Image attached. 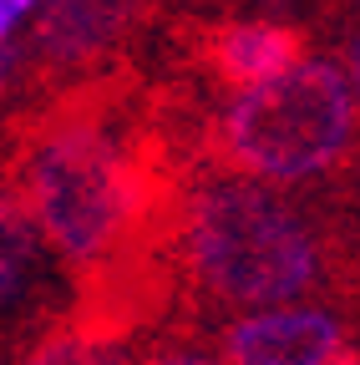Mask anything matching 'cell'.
Segmentation results:
<instances>
[{"mask_svg":"<svg viewBox=\"0 0 360 365\" xmlns=\"http://www.w3.org/2000/svg\"><path fill=\"white\" fill-rule=\"evenodd\" d=\"M223 355L239 365H330L345 360V335L320 309L249 314L223 335Z\"/></svg>","mask_w":360,"mask_h":365,"instance_id":"obj_4","label":"cell"},{"mask_svg":"<svg viewBox=\"0 0 360 365\" xmlns=\"http://www.w3.org/2000/svg\"><path fill=\"white\" fill-rule=\"evenodd\" d=\"M355 6H360V0H355Z\"/></svg>","mask_w":360,"mask_h":365,"instance_id":"obj_11","label":"cell"},{"mask_svg":"<svg viewBox=\"0 0 360 365\" xmlns=\"http://www.w3.org/2000/svg\"><path fill=\"white\" fill-rule=\"evenodd\" d=\"M143 0H41L36 56L51 66H86L107 56L122 31L138 21Z\"/></svg>","mask_w":360,"mask_h":365,"instance_id":"obj_5","label":"cell"},{"mask_svg":"<svg viewBox=\"0 0 360 365\" xmlns=\"http://www.w3.org/2000/svg\"><path fill=\"white\" fill-rule=\"evenodd\" d=\"M26 208L71 264H102L138 218V173L92 122L51 127L26 163Z\"/></svg>","mask_w":360,"mask_h":365,"instance_id":"obj_3","label":"cell"},{"mask_svg":"<svg viewBox=\"0 0 360 365\" xmlns=\"http://www.w3.org/2000/svg\"><path fill=\"white\" fill-rule=\"evenodd\" d=\"M289 61H299V41H294V31H284L274 21H239L213 41V66L234 86H254L264 76L284 71Z\"/></svg>","mask_w":360,"mask_h":365,"instance_id":"obj_6","label":"cell"},{"mask_svg":"<svg viewBox=\"0 0 360 365\" xmlns=\"http://www.w3.org/2000/svg\"><path fill=\"white\" fill-rule=\"evenodd\" d=\"M345 66H350V86H355V102H360V31L350 36V51H345Z\"/></svg>","mask_w":360,"mask_h":365,"instance_id":"obj_10","label":"cell"},{"mask_svg":"<svg viewBox=\"0 0 360 365\" xmlns=\"http://www.w3.org/2000/svg\"><path fill=\"white\" fill-rule=\"evenodd\" d=\"M193 274L229 304H284L320 274L309 228L259 188L218 182L188 218Z\"/></svg>","mask_w":360,"mask_h":365,"instance_id":"obj_2","label":"cell"},{"mask_svg":"<svg viewBox=\"0 0 360 365\" xmlns=\"http://www.w3.org/2000/svg\"><path fill=\"white\" fill-rule=\"evenodd\" d=\"M11 76H16V46L11 36H0V97L11 91Z\"/></svg>","mask_w":360,"mask_h":365,"instance_id":"obj_9","label":"cell"},{"mask_svg":"<svg viewBox=\"0 0 360 365\" xmlns=\"http://www.w3.org/2000/svg\"><path fill=\"white\" fill-rule=\"evenodd\" d=\"M36 264H41V234L31 208L0 193V314L26 299V289L36 284Z\"/></svg>","mask_w":360,"mask_h":365,"instance_id":"obj_7","label":"cell"},{"mask_svg":"<svg viewBox=\"0 0 360 365\" xmlns=\"http://www.w3.org/2000/svg\"><path fill=\"white\" fill-rule=\"evenodd\" d=\"M36 6H41V0H0V36H16V26L31 21Z\"/></svg>","mask_w":360,"mask_h":365,"instance_id":"obj_8","label":"cell"},{"mask_svg":"<svg viewBox=\"0 0 360 365\" xmlns=\"http://www.w3.org/2000/svg\"><path fill=\"white\" fill-rule=\"evenodd\" d=\"M355 127V86L330 61H289L284 71L239 86L223 117L229 158L274 182H299L325 173Z\"/></svg>","mask_w":360,"mask_h":365,"instance_id":"obj_1","label":"cell"}]
</instances>
